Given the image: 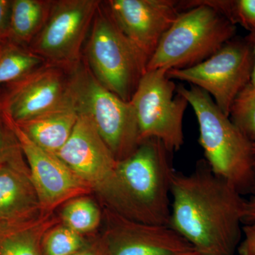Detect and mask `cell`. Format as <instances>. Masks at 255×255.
<instances>
[{
  "label": "cell",
  "instance_id": "cell-17",
  "mask_svg": "<svg viewBox=\"0 0 255 255\" xmlns=\"http://www.w3.org/2000/svg\"><path fill=\"white\" fill-rule=\"evenodd\" d=\"M60 222L54 212H43L25 222L0 226V255H43L45 233Z\"/></svg>",
  "mask_w": 255,
  "mask_h": 255
},
{
  "label": "cell",
  "instance_id": "cell-13",
  "mask_svg": "<svg viewBox=\"0 0 255 255\" xmlns=\"http://www.w3.org/2000/svg\"><path fill=\"white\" fill-rule=\"evenodd\" d=\"M108 255H178L194 249L169 226L140 222L105 209Z\"/></svg>",
  "mask_w": 255,
  "mask_h": 255
},
{
  "label": "cell",
  "instance_id": "cell-16",
  "mask_svg": "<svg viewBox=\"0 0 255 255\" xmlns=\"http://www.w3.org/2000/svg\"><path fill=\"white\" fill-rule=\"evenodd\" d=\"M78 116L72 102L16 124L38 147L57 155L70 138Z\"/></svg>",
  "mask_w": 255,
  "mask_h": 255
},
{
  "label": "cell",
  "instance_id": "cell-19",
  "mask_svg": "<svg viewBox=\"0 0 255 255\" xmlns=\"http://www.w3.org/2000/svg\"><path fill=\"white\" fill-rule=\"evenodd\" d=\"M43 58L27 47L6 40L0 43V85L22 78L44 65Z\"/></svg>",
  "mask_w": 255,
  "mask_h": 255
},
{
  "label": "cell",
  "instance_id": "cell-21",
  "mask_svg": "<svg viewBox=\"0 0 255 255\" xmlns=\"http://www.w3.org/2000/svg\"><path fill=\"white\" fill-rule=\"evenodd\" d=\"M91 240L65 226L61 222L55 225L42 240L43 255H72L83 249Z\"/></svg>",
  "mask_w": 255,
  "mask_h": 255
},
{
  "label": "cell",
  "instance_id": "cell-27",
  "mask_svg": "<svg viewBox=\"0 0 255 255\" xmlns=\"http://www.w3.org/2000/svg\"><path fill=\"white\" fill-rule=\"evenodd\" d=\"M244 223H255V196L247 201Z\"/></svg>",
  "mask_w": 255,
  "mask_h": 255
},
{
  "label": "cell",
  "instance_id": "cell-15",
  "mask_svg": "<svg viewBox=\"0 0 255 255\" xmlns=\"http://www.w3.org/2000/svg\"><path fill=\"white\" fill-rule=\"evenodd\" d=\"M43 213L27 164L0 165V226L22 223Z\"/></svg>",
  "mask_w": 255,
  "mask_h": 255
},
{
  "label": "cell",
  "instance_id": "cell-18",
  "mask_svg": "<svg viewBox=\"0 0 255 255\" xmlns=\"http://www.w3.org/2000/svg\"><path fill=\"white\" fill-rule=\"evenodd\" d=\"M51 4L43 0H11L8 40L28 48L46 22Z\"/></svg>",
  "mask_w": 255,
  "mask_h": 255
},
{
  "label": "cell",
  "instance_id": "cell-11",
  "mask_svg": "<svg viewBox=\"0 0 255 255\" xmlns=\"http://www.w3.org/2000/svg\"><path fill=\"white\" fill-rule=\"evenodd\" d=\"M72 70L45 63L7 84L0 95V110L4 117L21 124L73 102Z\"/></svg>",
  "mask_w": 255,
  "mask_h": 255
},
{
  "label": "cell",
  "instance_id": "cell-7",
  "mask_svg": "<svg viewBox=\"0 0 255 255\" xmlns=\"http://www.w3.org/2000/svg\"><path fill=\"white\" fill-rule=\"evenodd\" d=\"M58 156L91 187L105 209L142 222L121 180L119 161L95 128L75 130Z\"/></svg>",
  "mask_w": 255,
  "mask_h": 255
},
{
  "label": "cell",
  "instance_id": "cell-29",
  "mask_svg": "<svg viewBox=\"0 0 255 255\" xmlns=\"http://www.w3.org/2000/svg\"><path fill=\"white\" fill-rule=\"evenodd\" d=\"M178 255H208L204 254V253H200V252L196 251L195 249H192V250H190V251L184 252V253H181V254H179Z\"/></svg>",
  "mask_w": 255,
  "mask_h": 255
},
{
  "label": "cell",
  "instance_id": "cell-26",
  "mask_svg": "<svg viewBox=\"0 0 255 255\" xmlns=\"http://www.w3.org/2000/svg\"><path fill=\"white\" fill-rule=\"evenodd\" d=\"M72 255H108L105 238L101 236L91 240L85 248Z\"/></svg>",
  "mask_w": 255,
  "mask_h": 255
},
{
  "label": "cell",
  "instance_id": "cell-24",
  "mask_svg": "<svg viewBox=\"0 0 255 255\" xmlns=\"http://www.w3.org/2000/svg\"><path fill=\"white\" fill-rule=\"evenodd\" d=\"M243 241L238 251L241 255H255V223H246L243 228Z\"/></svg>",
  "mask_w": 255,
  "mask_h": 255
},
{
  "label": "cell",
  "instance_id": "cell-20",
  "mask_svg": "<svg viewBox=\"0 0 255 255\" xmlns=\"http://www.w3.org/2000/svg\"><path fill=\"white\" fill-rule=\"evenodd\" d=\"M58 216L63 224L84 236L95 233L103 219L100 206L89 195L65 203Z\"/></svg>",
  "mask_w": 255,
  "mask_h": 255
},
{
  "label": "cell",
  "instance_id": "cell-23",
  "mask_svg": "<svg viewBox=\"0 0 255 255\" xmlns=\"http://www.w3.org/2000/svg\"><path fill=\"white\" fill-rule=\"evenodd\" d=\"M23 157L14 132L8 127L0 110V165L24 162Z\"/></svg>",
  "mask_w": 255,
  "mask_h": 255
},
{
  "label": "cell",
  "instance_id": "cell-30",
  "mask_svg": "<svg viewBox=\"0 0 255 255\" xmlns=\"http://www.w3.org/2000/svg\"><path fill=\"white\" fill-rule=\"evenodd\" d=\"M253 164H254V172H255V142H253ZM252 192L255 194V184L253 186V191Z\"/></svg>",
  "mask_w": 255,
  "mask_h": 255
},
{
  "label": "cell",
  "instance_id": "cell-12",
  "mask_svg": "<svg viewBox=\"0 0 255 255\" xmlns=\"http://www.w3.org/2000/svg\"><path fill=\"white\" fill-rule=\"evenodd\" d=\"M4 118L26 159L30 177L43 212H54L68 201L93 192L91 187L58 156L38 147L16 124Z\"/></svg>",
  "mask_w": 255,
  "mask_h": 255
},
{
  "label": "cell",
  "instance_id": "cell-25",
  "mask_svg": "<svg viewBox=\"0 0 255 255\" xmlns=\"http://www.w3.org/2000/svg\"><path fill=\"white\" fill-rule=\"evenodd\" d=\"M11 0H0V43L9 38Z\"/></svg>",
  "mask_w": 255,
  "mask_h": 255
},
{
  "label": "cell",
  "instance_id": "cell-4",
  "mask_svg": "<svg viewBox=\"0 0 255 255\" xmlns=\"http://www.w3.org/2000/svg\"><path fill=\"white\" fill-rule=\"evenodd\" d=\"M71 97L77 112L91 119L117 160L135 152L140 140L131 103L107 90L81 63L72 70Z\"/></svg>",
  "mask_w": 255,
  "mask_h": 255
},
{
  "label": "cell",
  "instance_id": "cell-8",
  "mask_svg": "<svg viewBox=\"0 0 255 255\" xmlns=\"http://www.w3.org/2000/svg\"><path fill=\"white\" fill-rule=\"evenodd\" d=\"M168 70L146 72L130 102L136 115L140 142L156 139L172 153L184 145L183 119L189 105L182 95H174L177 87L167 75Z\"/></svg>",
  "mask_w": 255,
  "mask_h": 255
},
{
  "label": "cell",
  "instance_id": "cell-1",
  "mask_svg": "<svg viewBox=\"0 0 255 255\" xmlns=\"http://www.w3.org/2000/svg\"><path fill=\"white\" fill-rule=\"evenodd\" d=\"M169 226L196 251L234 255L241 244L247 200L205 160L188 174L174 172Z\"/></svg>",
  "mask_w": 255,
  "mask_h": 255
},
{
  "label": "cell",
  "instance_id": "cell-2",
  "mask_svg": "<svg viewBox=\"0 0 255 255\" xmlns=\"http://www.w3.org/2000/svg\"><path fill=\"white\" fill-rule=\"evenodd\" d=\"M192 107L199 128V143L205 161L218 177L242 194L252 192L255 184L253 142L221 112L211 96L191 85L177 87Z\"/></svg>",
  "mask_w": 255,
  "mask_h": 255
},
{
  "label": "cell",
  "instance_id": "cell-14",
  "mask_svg": "<svg viewBox=\"0 0 255 255\" xmlns=\"http://www.w3.org/2000/svg\"><path fill=\"white\" fill-rule=\"evenodd\" d=\"M106 4L121 31L148 61L181 13L174 0H110Z\"/></svg>",
  "mask_w": 255,
  "mask_h": 255
},
{
  "label": "cell",
  "instance_id": "cell-28",
  "mask_svg": "<svg viewBox=\"0 0 255 255\" xmlns=\"http://www.w3.org/2000/svg\"><path fill=\"white\" fill-rule=\"evenodd\" d=\"M247 41L249 42L252 47L253 52V58H254V62H253V73H252V78L251 85L255 87V31L251 32V34L247 38Z\"/></svg>",
  "mask_w": 255,
  "mask_h": 255
},
{
  "label": "cell",
  "instance_id": "cell-22",
  "mask_svg": "<svg viewBox=\"0 0 255 255\" xmlns=\"http://www.w3.org/2000/svg\"><path fill=\"white\" fill-rule=\"evenodd\" d=\"M229 118L252 142H255V87L251 83L236 97Z\"/></svg>",
  "mask_w": 255,
  "mask_h": 255
},
{
  "label": "cell",
  "instance_id": "cell-3",
  "mask_svg": "<svg viewBox=\"0 0 255 255\" xmlns=\"http://www.w3.org/2000/svg\"><path fill=\"white\" fill-rule=\"evenodd\" d=\"M180 1L187 11L180 13L164 33L147 71L195 66L216 54L233 39L236 26L205 1Z\"/></svg>",
  "mask_w": 255,
  "mask_h": 255
},
{
  "label": "cell",
  "instance_id": "cell-9",
  "mask_svg": "<svg viewBox=\"0 0 255 255\" xmlns=\"http://www.w3.org/2000/svg\"><path fill=\"white\" fill-rule=\"evenodd\" d=\"M100 4L95 0L52 1L46 22L28 48L46 63L75 68Z\"/></svg>",
  "mask_w": 255,
  "mask_h": 255
},
{
  "label": "cell",
  "instance_id": "cell-10",
  "mask_svg": "<svg viewBox=\"0 0 255 255\" xmlns=\"http://www.w3.org/2000/svg\"><path fill=\"white\" fill-rule=\"evenodd\" d=\"M253 62L249 42L231 40L205 61L189 68L169 70L167 75L207 92L229 117L236 97L251 83Z\"/></svg>",
  "mask_w": 255,
  "mask_h": 255
},
{
  "label": "cell",
  "instance_id": "cell-6",
  "mask_svg": "<svg viewBox=\"0 0 255 255\" xmlns=\"http://www.w3.org/2000/svg\"><path fill=\"white\" fill-rule=\"evenodd\" d=\"M100 6L87 45V67L107 90L130 102L148 60L121 31L108 9Z\"/></svg>",
  "mask_w": 255,
  "mask_h": 255
},
{
  "label": "cell",
  "instance_id": "cell-5",
  "mask_svg": "<svg viewBox=\"0 0 255 255\" xmlns=\"http://www.w3.org/2000/svg\"><path fill=\"white\" fill-rule=\"evenodd\" d=\"M170 154L162 142L148 139L127 158L119 161L121 180L142 222L169 226L171 187L176 172Z\"/></svg>",
  "mask_w": 255,
  "mask_h": 255
}]
</instances>
